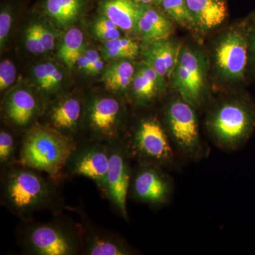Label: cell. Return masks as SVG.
Segmentation results:
<instances>
[{
    "instance_id": "1",
    "label": "cell",
    "mask_w": 255,
    "mask_h": 255,
    "mask_svg": "<svg viewBox=\"0 0 255 255\" xmlns=\"http://www.w3.org/2000/svg\"><path fill=\"white\" fill-rule=\"evenodd\" d=\"M43 172L16 163L1 168V204L21 221L38 211L59 212L63 205L59 183Z\"/></svg>"
},
{
    "instance_id": "2",
    "label": "cell",
    "mask_w": 255,
    "mask_h": 255,
    "mask_svg": "<svg viewBox=\"0 0 255 255\" xmlns=\"http://www.w3.org/2000/svg\"><path fill=\"white\" fill-rule=\"evenodd\" d=\"M76 142L37 123L21 135L17 163L43 172L60 184L66 179L65 167Z\"/></svg>"
},
{
    "instance_id": "3",
    "label": "cell",
    "mask_w": 255,
    "mask_h": 255,
    "mask_svg": "<svg viewBox=\"0 0 255 255\" xmlns=\"http://www.w3.org/2000/svg\"><path fill=\"white\" fill-rule=\"evenodd\" d=\"M17 240L21 249L28 255H82L80 223L60 212L48 222H38L33 219L21 221Z\"/></svg>"
},
{
    "instance_id": "4",
    "label": "cell",
    "mask_w": 255,
    "mask_h": 255,
    "mask_svg": "<svg viewBox=\"0 0 255 255\" xmlns=\"http://www.w3.org/2000/svg\"><path fill=\"white\" fill-rule=\"evenodd\" d=\"M206 128L215 145L226 150L244 145L255 128V106L248 97H235L211 110Z\"/></svg>"
},
{
    "instance_id": "5",
    "label": "cell",
    "mask_w": 255,
    "mask_h": 255,
    "mask_svg": "<svg viewBox=\"0 0 255 255\" xmlns=\"http://www.w3.org/2000/svg\"><path fill=\"white\" fill-rule=\"evenodd\" d=\"M124 147L137 164H153L165 167L175 162V150L163 123L155 116L138 119L122 136Z\"/></svg>"
},
{
    "instance_id": "6",
    "label": "cell",
    "mask_w": 255,
    "mask_h": 255,
    "mask_svg": "<svg viewBox=\"0 0 255 255\" xmlns=\"http://www.w3.org/2000/svg\"><path fill=\"white\" fill-rule=\"evenodd\" d=\"M127 121L125 100L108 92H92L85 98L82 138L112 143L122 139Z\"/></svg>"
},
{
    "instance_id": "7",
    "label": "cell",
    "mask_w": 255,
    "mask_h": 255,
    "mask_svg": "<svg viewBox=\"0 0 255 255\" xmlns=\"http://www.w3.org/2000/svg\"><path fill=\"white\" fill-rule=\"evenodd\" d=\"M195 110L180 97L169 101L164 110L163 124L174 150L190 160L205 153Z\"/></svg>"
},
{
    "instance_id": "8",
    "label": "cell",
    "mask_w": 255,
    "mask_h": 255,
    "mask_svg": "<svg viewBox=\"0 0 255 255\" xmlns=\"http://www.w3.org/2000/svg\"><path fill=\"white\" fill-rule=\"evenodd\" d=\"M253 18L228 29L215 45V67L225 81L237 83L246 80L250 63V37L254 26L251 23Z\"/></svg>"
},
{
    "instance_id": "9",
    "label": "cell",
    "mask_w": 255,
    "mask_h": 255,
    "mask_svg": "<svg viewBox=\"0 0 255 255\" xmlns=\"http://www.w3.org/2000/svg\"><path fill=\"white\" fill-rule=\"evenodd\" d=\"M109 163L108 143L92 139L82 138L77 141L69 156L65 167V177L80 176L90 179L105 198Z\"/></svg>"
},
{
    "instance_id": "10",
    "label": "cell",
    "mask_w": 255,
    "mask_h": 255,
    "mask_svg": "<svg viewBox=\"0 0 255 255\" xmlns=\"http://www.w3.org/2000/svg\"><path fill=\"white\" fill-rule=\"evenodd\" d=\"M207 70V60L202 52L182 47L170 79L181 98L196 109L205 100Z\"/></svg>"
},
{
    "instance_id": "11",
    "label": "cell",
    "mask_w": 255,
    "mask_h": 255,
    "mask_svg": "<svg viewBox=\"0 0 255 255\" xmlns=\"http://www.w3.org/2000/svg\"><path fill=\"white\" fill-rule=\"evenodd\" d=\"M46 101L30 84L18 83L6 92L1 103L4 124L22 134L38 123Z\"/></svg>"
},
{
    "instance_id": "12",
    "label": "cell",
    "mask_w": 255,
    "mask_h": 255,
    "mask_svg": "<svg viewBox=\"0 0 255 255\" xmlns=\"http://www.w3.org/2000/svg\"><path fill=\"white\" fill-rule=\"evenodd\" d=\"M85 98L77 92L60 94L47 102L38 123L78 141L83 137Z\"/></svg>"
},
{
    "instance_id": "13",
    "label": "cell",
    "mask_w": 255,
    "mask_h": 255,
    "mask_svg": "<svg viewBox=\"0 0 255 255\" xmlns=\"http://www.w3.org/2000/svg\"><path fill=\"white\" fill-rule=\"evenodd\" d=\"M173 193L172 178L164 167L153 164H137L132 169L129 196L152 208L165 205Z\"/></svg>"
},
{
    "instance_id": "14",
    "label": "cell",
    "mask_w": 255,
    "mask_h": 255,
    "mask_svg": "<svg viewBox=\"0 0 255 255\" xmlns=\"http://www.w3.org/2000/svg\"><path fill=\"white\" fill-rule=\"evenodd\" d=\"M109 146L110 163L105 199L110 201L112 207L122 219L128 221L127 201L131 180L132 159L122 139L109 144Z\"/></svg>"
},
{
    "instance_id": "15",
    "label": "cell",
    "mask_w": 255,
    "mask_h": 255,
    "mask_svg": "<svg viewBox=\"0 0 255 255\" xmlns=\"http://www.w3.org/2000/svg\"><path fill=\"white\" fill-rule=\"evenodd\" d=\"M80 216L82 230V255H132L138 254L122 236L94 224L82 209H75Z\"/></svg>"
},
{
    "instance_id": "16",
    "label": "cell",
    "mask_w": 255,
    "mask_h": 255,
    "mask_svg": "<svg viewBox=\"0 0 255 255\" xmlns=\"http://www.w3.org/2000/svg\"><path fill=\"white\" fill-rule=\"evenodd\" d=\"M167 87V80L142 60L135 67L129 100L140 108L150 107L164 95Z\"/></svg>"
},
{
    "instance_id": "17",
    "label": "cell",
    "mask_w": 255,
    "mask_h": 255,
    "mask_svg": "<svg viewBox=\"0 0 255 255\" xmlns=\"http://www.w3.org/2000/svg\"><path fill=\"white\" fill-rule=\"evenodd\" d=\"M90 8V0H41L36 11L63 32L76 26Z\"/></svg>"
},
{
    "instance_id": "18",
    "label": "cell",
    "mask_w": 255,
    "mask_h": 255,
    "mask_svg": "<svg viewBox=\"0 0 255 255\" xmlns=\"http://www.w3.org/2000/svg\"><path fill=\"white\" fill-rule=\"evenodd\" d=\"M174 22L155 5L142 4L135 37L144 48L157 40L170 38Z\"/></svg>"
},
{
    "instance_id": "19",
    "label": "cell",
    "mask_w": 255,
    "mask_h": 255,
    "mask_svg": "<svg viewBox=\"0 0 255 255\" xmlns=\"http://www.w3.org/2000/svg\"><path fill=\"white\" fill-rule=\"evenodd\" d=\"M97 12L105 15L127 36L136 38L135 30L142 3L138 0H97Z\"/></svg>"
},
{
    "instance_id": "20",
    "label": "cell",
    "mask_w": 255,
    "mask_h": 255,
    "mask_svg": "<svg viewBox=\"0 0 255 255\" xmlns=\"http://www.w3.org/2000/svg\"><path fill=\"white\" fill-rule=\"evenodd\" d=\"M179 42L170 38L157 40L145 47L142 61L164 79H170L182 49Z\"/></svg>"
},
{
    "instance_id": "21",
    "label": "cell",
    "mask_w": 255,
    "mask_h": 255,
    "mask_svg": "<svg viewBox=\"0 0 255 255\" xmlns=\"http://www.w3.org/2000/svg\"><path fill=\"white\" fill-rule=\"evenodd\" d=\"M196 31L209 32L221 26L228 16L226 0H186Z\"/></svg>"
},
{
    "instance_id": "22",
    "label": "cell",
    "mask_w": 255,
    "mask_h": 255,
    "mask_svg": "<svg viewBox=\"0 0 255 255\" xmlns=\"http://www.w3.org/2000/svg\"><path fill=\"white\" fill-rule=\"evenodd\" d=\"M136 64L131 60L112 62L102 74L106 91L121 98L129 99L130 87L135 75Z\"/></svg>"
},
{
    "instance_id": "23",
    "label": "cell",
    "mask_w": 255,
    "mask_h": 255,
    "mask_svg": "<svg viewBox=\"0 0 255 255\" xmlns=\"http://www.w3.org/2000/svg\"><path fill=\"white\" fill-rule=\"evenodd\" d=\"M85 47L83 31L77 26H72L62 32L57 46V56L65 67L73 69Z\"/></svg>"
},
{
    "instance_id": "24",
    "label": "cell",
    "mask_w": 255,
    "mask_h": 255,
    "mask_svg": "<svg viewBox=\"0 0 255 255\" xmlns=\"http://www.w3.org/2000/svg\"><path fill=\"white\" fill-rule=\"evenodd\" d=\"M100 51L105 60L111 63L120 60H133L140 54L141 46L133 38L124 36L102 42Z\"/></svg>"
},
{
    "instance_id": "25",
    "label": "cell",
    "mask_w": 255,
    "mask_h": 255,
    "mask_svg": "<svg viewBox=\"0 0 255 255\" xmlns=\"http://www.w3.org/2000/svg\"><path fill=\"white\" fill-rule=\"evenodd\" d=\"M22 134L4 124L0 129V169L17 163Z\"/></svg>"
},
{
    "instance_id": "26",
    "label": "cell",
    "mask_w": 255,
    "mask_h": 255,
    "mask_svg": "<svg viewBox=\"0 0 255 255\" xmlns=\"http://www.w3.org/2000/svg\"><path fill=\"white\" fill-rule=\"evenodd\" d=\"M20 11V5L15 0H2L0 7V49H6L11 42L14 23Z\"/></svg>"
},
{
    "instance_id": "27",
    "label": "cell",
    "mask_w": 255,
    "mask_h": 255,
    "mask_svg": "<svg viewBox=\"0 0 255 255\" xmlns=\"http://www.w3.org/2000/svg\"><path fill=\"white\" fill-rule=\"evenodd\" d=\"M155 6L174 23L183 28L196 31L195 25L189 14L186 0H159Z\"/></svg>"
},
{
    "instance_id": "28",
    "label": "cell",
    "mask_w": 255,
    "mask_h": 255,
    "mask_svg": "<svg viewBox=\"0 0 255 255\" xmlns=\"http://www.w3.org/2000/svg\"><path fill=\"white\" fill-rule=\"evenodd\" d=\"M22 38L23 47L28 53L37 56L46 55L40 33L39 16L36 11L23 28Z\"/></svg>"
},
{
    "instance_id": "29",
    "label": "cell",
    "mask_w": 255,
    "mask_h": 255,
    "mask_svg": "<svg viewBox=\"0 0 255 255\" xmlns=\"http://www.w3.org/2000/svg\"><path fill=\"white\" fill-rule=\"evenodd\" d=\"M90 31L92 36L102 42L127 36L112 20L99 12H97V14L92 18Z\"/></svg>"
},
{
    "instance_id": "30",
    "label": "cell",
    "mask_w": 255,
    "mask_h": 255,
    "mask_svg": "<svg viewBox=\"0 0 255 255\" xmlns=\"http://www.w3.org/2000/svg\"><path fill=\"white\" fill-rule=\"evenodd\" d=\"M38 16L42 44L47 55L52 53L57 48L58 41H59V31L46 18L40 14H38Z\"/></svg>"
},
{
    "instance_id": "31",
    "label": "cell",
    "mask_w": 255,
    "mask_h": 255,
    "mask_svg": "<svg viewBox=\"0 0 255 255\" xmlns=\"http://www.w3.org/2000/svg\"><path fill=\"white\" fill-rule=\"evenodd\" d=\"M17 78V69L9 59L1 60L0 63V91L5 93L14 86ZM4 94V95H5Z\"/></svg>"
},
{
    "instance_id": "32",
    "label": "cell",
    "mask_w": 255,
    "mask_h": 255,
    "mask_svg": "<svg viewBox=\"0 0 255 255\" xmlns=\"http://www.w3.org/2000/svg\"><path fill=\"white\" fill-rule=\"evenodd\" d=\"M83 52L91 65L92 76H95L99 74L102 75L106 68L105 60L100 53V50H97L94 48H88L85 47Z\"/></svg>"
},
{
    "instance_id": "33",
    "label": "cell",
    "mask_w": 255,
    "mask_h": 255,
    "mask_svg": "<svg viewBox=\"0 0 255 255\" xmlns=\"http://www.w3.org/2000/svg\"><path fill=\"white\" fill-rule=\"evenodd\" d=\"M77 68V70H78L80 73L86 75H92V76L91 65H90V62H89L86 55H85L83 51L80 53L78 59H77L76 62H75L74 68Z\"/></svg>"
},
{
    "instance_id": "34",
    "label": "cell",
    "mask_w": 255,
    "mask_h": 255,
    "mask_svg": "<svg viewBox=\"0 0 255 255\" xmlns=\"http://www.w3.org/2000/svg\"><path fill=\"white\" fill-rule=\"evenodd\" d=\"M250 64L255 72V26H253L250 37Z\"/></svg>"
},
{
    "instance_id": "35",
    "label": "cell",
    "mask_w": 255,
    "mask_h": 255,
    "mask_svg": "<svg viewBox=\"0 0 255 255\" xmlns=\"http://www.w3.org/2000/svg\"><path fill=\"white\" fill-rule=\"evenodd\" d=\"M142 4L157 5L159 0H138Z\"/></svg>"
}]
</instances>
